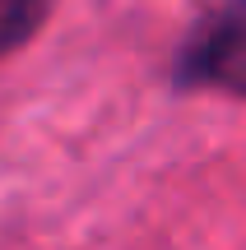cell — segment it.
I'll list each match as a JSON object with an SVG mask.
<instances>
[{"mask_svg": "<svg viewBox=\"0 0 246 250\" xmlns=\"http://www.w3.org/2000/svg\"><path fill=\"white\" fill-rule=\"evenodd\" d=\"M181 83L246 98V14H228L200 28V37L181 51Z\"/></svg>", "mask_w": 246, "mask_h": 250, "instance_id": "6da1fadb", "label": "cell"}, {"mask_svg": "<svg viewBox=\"0 0 246 250\" xmlns=\"http://www.w3.org/2000/svg\"><path fill=\"white\" fill-rule=\"evenodd\" d=\"M56 0H0V56L19 51L23 42H33L37 28L46 23Z\"/></svg>", "mask_w": 246, "mask_h": 250, "instance_id": "7a4b0ae2", "label": "cell"}]
</instances>
